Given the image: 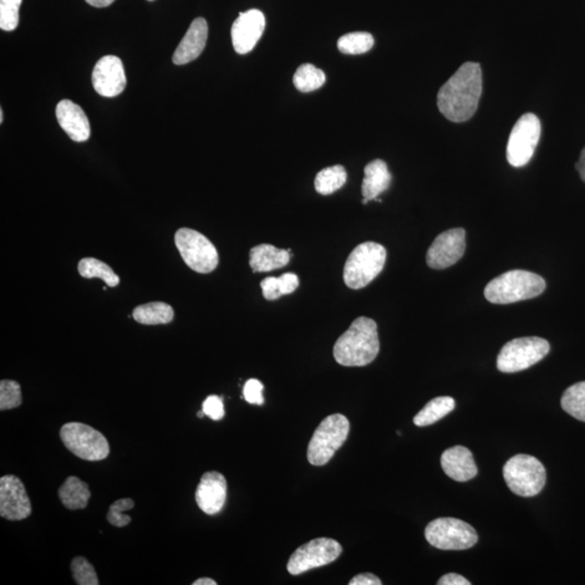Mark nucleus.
Returning a JSON list of instances; mask_svg holds the SVG:
<instances>
[{
  "mask_svg": "<svg viewBox=\"0 0 585 585\" xmlns=\"http://www.w3.org/2000/svg\"><path fill=\"white\" fill-rule=\"evenodd\" d=\"M291 261L289 249H280L271 244H261L249 252V264L253 272H269L286 267Z\"/></svg>",
  "mask_w": 585,
  "mask_h": 585,
  "instance_id": "412c9836",
  "label": "nucleus"
},
{
  "mask_svg": "<svg viewBox=\"0 0 585 585\" xmlns=\"http://www.w3.org/2000/svg\"><path fill=\"white\" fill-rule=\"evenodd\" d=\"M55 115L61 129L75 142H85L90 137V123L88 115L73 101L61 100L55 109Z\"/></svg>",
  "mask_w": 585,
  "mask_h": 585,
  "instance_id": "a211bd4d",
  "label": "nucleus"
},
{
  "mask_svg": "<svg viewBox=\"0 0 585 585\" xmlns=\"http://www.w3.org/2000/svg\"><path fill=\"white\" fill-rule=\"evenodd\" d=\"M455 401L451 397H437L427 404L419 414L414 416V422L416 426L423 427L437 423L444 417L454 411Z\"/></svg>",
  "mask_w": 585,
  "mask_h": 585,
  "instance_id": "b1692460",
  "label": "nucleus"
},
{
  "mask_svg": "<svg viewBox=\"0 0 585 585\" xmlns=\"http://www.w3.org/2000/svg\"><path fill=\"white\" fill-rule=\"evenodd\" d=\"M343 547L338 541L330 538H319L299 547L288 563V572L298 576L312 569L325 566L337 561Z\"/></svg>",
  "mask_w": 585,
  "mask_h": 585,
  "instance_id": "f8f14e48",
  "label": "nucleus"
},
{
  "mask_svg": "<svg viewBox=\"0 0 585 585\" xmlns=\"http://www.w3.org/2000/svg\"><path fill=\"white\" fill-rule=\"evenodd\" d=\"M73 578L79 585H98L99 579L93 564L84 557H75L71 564Z\"/></svg>",
  "mask_w": 585,
  "mask_h": 585,
  "instance_id": "2f4dec72",
  "label": "nucleus"
},
{
  "mask_svg": "<svg viewBox=\"0 0 585 585\" xmlns=\"http://www.w3.org/2000/svg\"><path fill=\"white\" fill-rule=\"evenodd\" d=\"M440 463L446 475L455 481H471L478 472L474 456L465 447L455 446L446 450Z\"/></svg>",
  "mask_w": 585,
  "mask_h": 585,
  "instance_id": "aec40b11",
  "label": "nucleus"
},
{
  "mask_svg": "<svg viewBox=\"0 0 585 585\" xmlns=\"http://www.w3.org/2000/svg\"><path fill=\"white\" fill-rule=\"evenodd\" d=\"M347 417L332 414L322 422L309 442L307 457L310 464L323 466L332 459L335 452L344 445L349 434Z\"/></svg>",
  "mask_w": 585,
  "mask_h": 585,
  "instance_id": "423d86ee",
  "label": "nucleus"
},
{
  "mask_svg": "<svg viewBox=\"0 0 585 585\" xmlns=\"http://www.w3.org/2000/svg\"><path fill=\"white\" fill-rule=\"evenodd\" d=\"M481 94V64L466 63L442 86L437 96V104L447 120L463 123L476 113Z\"/></svg>",
  "mask_w": 585,
  "mask_h": 585,
  "instance_id": "f257e3e1",
  "label": "nucleus"
},
{
  "mask_svg": "<svg viewBox=\"0 0 585 585\" xmlns=\"http://www.w3.org/2000/svg\"><path fill=\"white\" fill-rule=\"evenodd\" d=\"M425 538L430 546L446 551L471 548L478 541L474 528L456 518H437L427 525Z\"/></svg>",
  "mask_w": 585,
  "mask_h": 585,
  "instance_id": "9d476101",
  "label": "nucleus"
},
{
  "mask_svg": "<svg viewBox=\"0 0 585 585\" xmlns=\"http://www.w3.org/2000/svg\"><path fill=\"white\" fill-rule=\"evenodd\" d=\"M346 181H347V172L342 165L327 167L315 177V191L322 196H330L344 187Z\"/></svg>",
  "mask_w": 585,
  "mask_h": 585,
  "instance_id": "a878e982",
  "label": "nucleus"
},
{
  "mask_svg": "<svg viewBox=\"0 0 585 585\" xmlns=\"http://www.w3.org/2000/svg\"><path fill=\"white\" fill-rule=\"evenodd\" d=\"M32 514V505L23 482L17 476L0 478V516L8 521H23Z\"/></svg>",
  "mask_w": 585,
  "mask_h": 585,
  "instance_id": "4468645a",
  "label": "nucleus"
},
{
  "mask_svg": "<svg viewBox=\"0 0 585 585\" xmlns=\"http://www.w3.org/2000/svg\"><path fill=\"white\" fill-rule=\"evenodd\" d=\"M541 136V123L537 115L523 114L516 121L508 139L506 156L514 167H522L532 159Z\"/></svg>",
  "mask_w": 585,
  "mask_h": 585,
  "instance_id": "9b49d317",
  "label": "nucleus"
},
{
  "mask_svg": "<svg viewBox=\"0 0 585 585\" xmlns=\"http://www.w3.org/2000/svg\"><path fill=\"white\" fill-rule=\"evenodd\" d=\"M58 495L63 506L71 511L84 510L91 497L89 486L79 477L70 476L60 487Z\"/></svg>",
  "mask_w": 585,
  "mask_h": 585,
  "instance_id": "5701e85b",
  "label": "nucleus"
},
{
  "mask_svg": "<svg viewBox=\"0 0 585 585\" xmlns=\"http://www.w3.org/2000/svg\"><path fill=\"white\" fill-rule=\"evenodd\" d=\"M266 28V19L261 10L241 13L231 29L233 48L238 54L251 53Z\"/></svg>",
  "mask_w": 585,
  "mask_h": 585,
  "instance_id": "dca6fc26",
  "label": "nucleus"
},
{
  "mask_svg": "<svg viewBox=\"0 0 585 585\" xmlns=\"http://www.w3.org/2000/svg\"><path fill=\"white\" fill-rule=\"evenodd\" d=\"M208 37V25L205 19L197 18L190 25L172 55V63L183 65L200 57L205 50Z\"/></svg>",
  "mask_w": 585,
  "mask_h": 585,
  "instance_id": "6ab92c4d",
  "label": "nucleus"
},
{
  "mask_svg": "<svg viewBox=\"0 0 585 585\" xmlns=\"http://www.w3.org/2000/svg\"><path fill=\"white\" fill-rule=\"evenodd\" d=\"M263 391V385L262 381L256 379H251L244 385L243 396L248 404L262 405L264 403Z\"/></svg>",
  "mask_w": 585,
  "mask_h": 585,
  "instance_id": "f704fd0d",
  "label": "nucleus"
},
{
  "mask_svg": "<svg viewBox=\"0 0 585 585\" xmlns=\"http://www.w3.org/2000/svg\"><path fill=\"white\" fill-rule=\"evenodd\" d=\"M325 80L327 78L323 71L310 63L300 65L293 78L295 88L302 93H312L322 88Z\"/></svg>",
  "mask_w": 585,
  "mask_h": 585,
  "instance_id": "cd10ccee",
  "label": "nucleus"
},
{
  "mask_svg": "<svg viewBox=\"0 0 585 585\" xmlns=\"http://www.w3.org/2000/svg\"><path fill=\"white\" fill-rule=\"evenodd\" d=\"M439 585H471V582L464 577H462L461 574L457 573H447L444 577L439 579V581L437 582Z\"/></svg>",
  "mask_w": 585,
  "mask_h": 585,
  "instance_id": "ea45409f",
  "label": "nucleus"
},
{
  "mask_svg": "<svg viewBox=\"0 0 585 585\" xmlns=\"http://www.w3.org/2000/svg\"><path fill=\"white\" fill-rule=\"evenodd\" d=\"M175 243L183 262L192 271L210 273L218 266L220 256L213 244L202 233L182 228L176 232Z\"/></svg>",
  "mask_w": 585,
  "mask_h": 585,
  "instance_id": "1a4fd4ad",
  "label": "nucleus"
},
{
  "mask_svg": "<svg viewBox=\"0 0 585 585\" xmlns=\"http://www.w3.org/2000/svg\"><path fill=\"white\" fill-rule=\"evenodd\" d=\"M3 121H4V113H3V110H0V123H3Z\"/></svg>",
  "mask_w": 585,
  "mask_h": 585,
  "instance_id": "a18cd8bd",
  "label": "nucleus"
},
{
  "mask_svg": "<svg viewBox=\"0 0 585 585\" xmlns=\"http://www.w3.org/2000/svg\"><path fill=\"white\" fill-rule=\"evenodd\" d=\"M278 281L282 297L294 293L299 287V279L295 273H284L278 278Z\"/></svg>",
  "mask_w": 585,
  "mask_h": 585,
  "instance_id": "4c0bfd02",
  "label": "nucleus"
},
{
  "mask_svg": "<svg viewBox=\"0 0 585 585\" xmlns=\"http://www.w3.org/2000/svg\"><path fill=\"white\" fill-rule=\"evenodd\" d=\"M547 340L541 338H515L505 345L497 355V370L503 373H516L540 363L549 353Z\"/></svg>",
  "mask_w": 585,
  "mask_h": 585,
  "instance_id": "6e6552de",
  "label": "nucleus"
},
{
  "mask_svg": "<svg viewBox=\"0 0 585 585\" xmlns=\"http://www.w3.org/2000/svg\"><path fill=\"white\" fill-rule=\"evenodd\" d=\"M90 6L96 8H104L110 6L111 4L114 3V0H86Z\"/></svg>",
  "mask_w": 585,
  "mask_h": 585,
  "instance_id": "79ce46f5",
  "label": "nucleus"
},
{
  "mask_svg": "<svg viewBox=\"0 0 585 585\" xmlns=\"http://www.w3.org/2000/svg\"><path fill=\"white\" fill-rule=\"evenodd\" d=\"M374 46L372 35L366 32H355L344 35L338 39V47L345 54H363L370 52Z\"/></svg>",
  "mask_w": 585,
  "mask_h": 585,
  "instance_id": "c756f323",
  "label": "nucleus"
},
{
  "mask_svg": "<svg viewBox=\"0 0 585 585\" xmlns=\"http://www.w3.org/2000/svg\"><path fill=\"white\" fill-rule=\"evenodd\" d=\"M546 288V281L539 274L512 271L488 283L485 297L492 304L507 305L540 297Z\"/></svg>",
  "mask_w": 585,
  "mask_h": 585,
  "instance_id": "7ed1b4c3",
  "label": "nucleus"
},
{
  "mask_svg": "<svg viewBox=\"0 0 585 585\" xmlns=\"http://www.w3.org/2000/svg\"><path fill=\"white\" fill-rule=\"evenodd\" d=\"M22 0H0V29L12 32L19 25Z\"/></svg>",
  "mask_w": 585,
  "mask_h": 585,
  "instance_id": "473e14b6",
  "label": "nucleus"
},
{
  "mask_svg": "<svg viewBox=\"0 0 585 585\" xmlns=\"http://www.w3.org/2000/svg\"><path fill=\"white\" fill-rule=\"evenodd\" d=\"M193 585H217V582L211 578H201L196 580Z\"/></svg>",
  "mask_w": 585,
  "mask_h": 585,
  "instance_id": "37998d69",
  "label": "nucleus"
},
{
  "mask_svg": "<svg viewBox=\"0 0 585 585\" xmlns=\"http://www.w3.org/2000/svg\"><path fill=\"white\" fill-rule=\"evenodd\" d=\"M391 175L389 166L383 160H374L364 167L363 182L364 198L375 201L381 193L389 189Z\"/></svg>",
  "mask_w": 585,
  "mask_h": 585,
  "instance_id": "4be33fe9",
  "label": "nucleus"
},
{
  "mask_svg": "<svg viewBox=\"0 0 585 585\" xmlns=\"http://www.w3.org/2000/svg\"><path fill=\"white\" fill-rule=\"evenodd\" d=\"M388 252L375 242H364L353 249L344 267V282L353 289L364 288L383 271Z\"/></svg>",
  "mask_w": 585,
  "mask_h": 585,
  "instance_id": "20e7f679",
  "label": "nucleus"
},
{
  "mask_svg": "<svg viewBox=\"0 0 585 585\" xmlns=\"http://www.w3.org/2000/svg\"><path fill=\"white\" fill-rule=\"evenodd\" d=\"M466 248V232L464 229H451L436 238L427 252L426 262L432 269L454 266L464 255Z\"/></svg>",
  "mask_w": 585,
  "mask_h": 585,
  "instance_id": "ddd939ff",
  "label": "nucleus"
},
{
  "mask_svg": "<svg viewBox=\"0 0 585 585\" xmlns=\"http://www.w3.org/2000/svg\"><path fill=\"white\" fill-rule=\"evenodd\" d=\"M227 500V481L218 472H207L202 476L196 491L197 506L207 515L220 513Z\"/></svg>",
  "mask_w": 585,
  "mask_h": 585,
  "instance_id": "f3484780",
  "label": "nucleus"
},
{
  "mask_svg": "<svg viewBox=\"0 0 585 585\" xmlns=\"http://www.w3.org/2000/svg\"><path fill=\"white\" fill-rule=\"evenodd\" d=\"M132 317L137 322L146 325L167 324L174 319V309L162 302L141 305L134 309Z\"/></svg>",
  "mask_w": 585,
  "mask_h": 585,
  "instance_id": "393cba45",
  "label": "nucleus"
},
{
  "mask_svg": "<svg viewBox=\"0 0 585 585\" xmlns=\"http://www.w3.org/2000/svg\"><path fill=\"white\" fill-rule=\"evenodd\" d=\"M562 408L579 421L585 422V381L571 386L562 397Z\"/></svg>",
  "mask_w": 585,
  "mask_h": 585,
  "instance_id": "c85d7f7f",
  "label": "nucleus"
},
{
  "mask_svg": "<svg viewBox=\"0 0 585 585\" xmlns=\"http://www.w3.org/2000/svg\"><path fill=\"white\" fill-rule=\"evenodd\" d=\"M197 416L200 417V419H202L203 416H205V411L202 410L198 412Z\"/></svg>",
  "mask_w": 585,
  "mask_h": 585,
  "instance_id": "c03bdc74",
  "label": "nucleus"
},
{
  "mask_svg": "<svg viewBox=\"0 0 585 585\" xmlns=\"http://www.w3.org/2000/svg\"><path fill=\"white\" fill-rule=\"evenodd\" d=\"M22 405L21 386L15 380L0 381V410H13Z\"/></svg>",
  "mask_w": 585,
  "mask_h": 585,
  "instance_id": "7c9ffc66",
  "label": "nucleus"
},
{
  "mask_svg": "<svg viewBox=\"0 0 585 585\" xmlns=\"http://www.w3.org/2000/svg\"><path fill=\"white\" fill-rule=\"evenodd\" d=\"M79 272L86 279L98 278L105 282L106 286L115 288L119 286L120 278L112 271L109 264L96 258H83L79 263Z\"/></svg>",
  "mask_w": 585,
  "mask_h": 585,
  "instance_id": "bb28decb",
  "label": "nucleus"
},
{
  "mask_svg": "<svg viewBox=\"0 0 585 585\" xmlns=\"http://www.w3.org/2000/svg\"><path fill=\"white\" fill-rule=\"evenodd\" d=\"M349 585H381L380 580L373 573H361L350 580Z\"/></svg>",
  "mask_w": 585,
  "mask_h": 585,
  "instance_id": "58836bf2",
  "label": "nucleus"
},
{
  "mask_svg": "<svg viewBox=\"0 0 585 585\" xmlns=\"http://www.w3.org/2000/svg\"><path fill=\"white\" fill-rule=\"evenodd\" d=\"M60 439L66 449L81 460L103 461L110 455L108 439L88 424L78 422L64 424L60 430Z\"/></svg>",
  "mask_w": 585,
  "mask_h": 585,
  "instance_id": "0eeeda50",
  "label": "nucleus"
},
{
  "mask_svg": "<svg viewBox=\"0 0 585 585\" xmlns=\"http://www.w3.org/2000/svg\"><path fill=\"white\" fill-rule=\"evenodd\" d=\"M202 410L213 421H220L225 416V409H223L222 399L220 396H208L202 405Z\"/></svg>",
  "mask_w": 585,
  "mask_h": 585,
  "instance_id": "c9c22d12",
  "label": "nucleus"
},
{
  "mask_svg": "<svg viewBox=\"0 0 585 585\" xmlns=\"http://www.w3.org/2000/svg\"><path fill=\"white\" fill-rule=\"evenodd\" d=\"M576 169L579 172L580 177L585 182V147L580 155V159L576 164Z\"/></svg>",
  "mask_w": 585,
  "mask_h": 585,
  "instance_id": "a19ab883",
  "label": "nucleus"
},
{
  "mask_svg": "<svg viewBox=\"0 0 585 585\" xmlns=\"http://www.w3.org/2000/svg\"><path fill=\"white\" fill-rule=\"evenodd\" d=\"M93 85L96 93L105 98H114L123 93L127 79L121 60L115 55L101 58L95 65Z\"/></svg>",
  "mask_w": 585,
  "mask_h": 585,
  "instance_id": "2eb2a0df",
  "label": "nucleus"
},
{
  "mask_svg": "<svg viewBox=\"0 0 585 585\" xmlns=\"http://www.w3.org/2000/svg\"><path fill=\"white\" fill-rule=\"evenodd\" d=\"M380 353L378 324L374 320L359 317L334 345L337 363L344 366H364L373 363Z\"/></svg>",
  "mask_w": 585,
  "mask_h": 585,
  "instance_id": "f03ea898",
  "label": "nucleus"
},
{
  "mask_svg": "<svg viewBox=\"0 0 585 585\" xmlns=\"http://www.w3.org/2000/svg\"><path fill=\"white\" fill-rule=\"evenodd\" d=\"M503 476L510 490L520 497L539 495L547 482L546 467L528 455L511 457L503 467Z\"/></svg>",
  "mask_w": 585,
  "mask_h": 585,
  "instance_id": "39448f33",
  "label": "nucleus"
},
{
  "mask_svg": "<svg viewBox=\"0 0 585 585\" xmlns=\"http://www.w3.org/2000/svg\"><path fill=\"white\" fill-rule=\"evenodd\" d=\"M135 502L131 498H121L112 505L109 508L108 515H106V520L111 523L112 526L117 528H123L127 525H130L131 522V517L130 515H125L124 512L130 511L131 508H134Z\"/></svg>",
  "mask_w": 585,
  "mask_h": 585,
  "instance_id": "72a5a7b5",
  "label": "nucleus"
},
{
  "mask_svg": "<svg viewBox=\"0 0 585 585\" xmlns=\"http://www.w3.org/2000/svg\"><path fill=\"white\" fill-rule=\"evenodd\" d=\"M261 287L263 297L267 300H277L282 297L281 292H280L278 278L268 277L263 279Z\"/></svg>",
  "mask_w": 585,
  "mask_h": 585,
  "instance_id": "e433bc0d",
  "label": "nucleus"
}]
</instances>
